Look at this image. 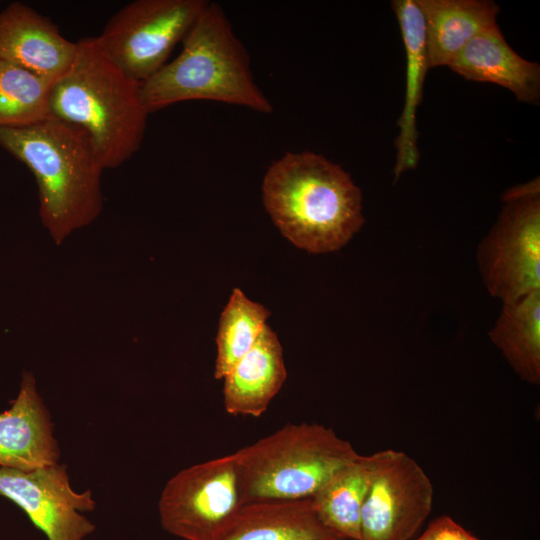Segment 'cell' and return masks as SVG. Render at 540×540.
Instances as JSON below:
<instances>
[{"label":"cell","mask_w":540,"mask_h":540,"mask_svg":"<svg viewBox=\"0 0 540 540\" xmlns=\"http://www.w3.org/2000/svg\"><path fill=\"white\" fill-rule=\"evenodd\" d=\"M262 200L283 236L310 253L340 249L365 222L362 192L351 176L310 151L287 152L269 166Z\"/></svg>","instance_id":"6da1fadb"},{"label":"cell","mask_w":540,"mask_h":540,"mask_svg":"<svg viewBox=\"0 0 540 540\" xmlns=\"http://www.w3.org/2000/svg\"><path fill=\"white\" fill-rule=\"evenodd\" d=\"M76 43L71 66L52 86L50 114L88 136L104 169L116 168L144 138L150 113L141 83L112 60L97 36Z\"/></svg>","instance_id":"7a4b0ae2"},{"label":"cell","mask_w":540,"mask_h":540,"mask_svg":"<svg viewBox=\"0 0 540 540\" xmlns=\"http://www.w3.org/2000/svg\"><path fill=\"white\" fill-rule=\"evenodd\" d=\"M0 146L34 175L40 217L56 244L100 215L104 167L81 129L53 117L0 127Z\"/></svg>","instance_id":"3957f363"},{"label":"cell","mask_w":540,"mask_h":540,"mask_svg":"<svg viewBox=\"0 0 540 540\" xmlns=\"http://www.w3.org/2000/svg\"><path fill=\"white\" fill-rule=\"evenodd\" d=\"M182 44L174 60L141 83L149 113L192 100L272 112L271 102L254 80L248 51L218 3L208 2Z\"/></svg>","instance_id":"277c9868"},{"label":"cell","mask_w":540,"mask_h":540,"mask_svg":"<svg viewBox=\"0 0 540 540\" xmlns=\"http://www.w3.org/2000/svg\"><path fill=\"white\" fill-rule=\"evenodd\" d=\"M245 504L311 498L360 454L336 432L317 423H288L238 449Z\"/></svg>","instance_id":"5b68a950"},{"label":"cell","mask_w":540,"mask_h":540,"mask_svg":"<svg viewBox=\"0 0 540 540\" xmlns=\"http://www.w3.org/2000/svg\"><path fill=\"white\" fill-rule=\"evenodd\" d=\"M501 212L478 245L477 263L489 294L502 303L540 290V182L508 189Z\"/></svg>","instance_id":"8992f818"},{"label":"cell","mask_w":540,"mask_h":540,"mask_svg":"<svg viewBox=\"0 0 540 540\" xmlns=\"http://www.w3.org/2000/svg\"><path fill=\"white\" fill-rule=\"evenodd\" d=\"M245 505L236 453L189 466L168 480L158 501L162 528L183 540H221Z\"/></svg>","instance_id":"52a82bcc"},{"label":"cell","mask_w":540,"mask_h":540,"mask_svg":"<svg viewBox=\"0 0 540 540\" xmlns=\"http://www.w3.org/2000/svg\"><path fill=\"white\" fill-rule=\"evenodd\" d=\"M208 0H136L118 10L97 36L112 60L142 83L183 42Z\"/></svg>","instance_id":"ba28073f"},{"label":"cell","mask_w":540,"mask_h":540,"mask_svg":"<svg viewBox=\"0 0 540 540\" xmlns=\"http://www.w3.org/2000/svg\"><path fill=\"white\" fill-rule=\"evenodd\" d=\"M371 458L372 477L362 509L360 540H409L432 510V482L403 451L385 449Z\"/></svg>","instance_id":"9c48e42d"},{"label":"cell","mask_w":540,"mask_h":540,"mask_svg":"<svg viewBox=\"0 0 540 540\" xmlns=\"http://www.w3.org/2000/svg\"><path fill=\"white\" fill-rule=\"evenodd\" d=\"M0 496L22 509L48 540H84L96 529L83 514L96 507L92 492L72 488L65 464L29 471L0 467Z\"/></svg>","instance_id":"30bf717a"},{"label":"cell","mask_w":540,"mask_h":540,"mask_svg":"<svg viewBox=\"0 0 540 540\" xmlns=\"http://www.w3.org/2000/svg\"><path fill=\"white\" fill-rule=\"evenodd\" d=\"M76 51L77 43L32 7L12 2L0 11V59L55 82L69 69Z\"/></svg>","instance_id":"8fae6325"},{"label":"cell","mask_w":540,"mask_h":540,"mask_svg":"<svg viewBox=\"0 0 540 540\" xmlns=\"http://www.w3.org/2000/svg\"><path fill=\"white\" fill-rule=\"evenodd\" d=\"M53 423L32 373H23L20 390L0 413V467L29 471L59 463Z\"/></svg>","instance_id":"7c38bea8"},{"label":"cell","mask_w":540,"mask_h":540,"mask_svg":"<svg viewBox=\"0 0 540 540\" xmlns=\"http://www.w3.org/2000/svg\"><path fill=\"white\" fill-rule=\"evenodd\" d=\"M463 78L510 90L518 101L538 104L540 66L518 55L497 24L475 36L448 66Z\"/></svg>","instance_id":"4fadbf2b"},{"label":"cell","mask_w":540,"mask_h":540,"mask_svg":"<svg viewBox=\"0 0 540 540\" xmlns=\"http://www.w3.org/2000/svg\"><path fill=\"white\" fill-rule=\"evenodd\" d=\"M287 378L281 343L265 325L252 348L223 378V402L234 416L260 417Z\"/></svg>","instance_id":"5bb4252c"},{"label":"cell","mask_w":540,"mask_h":540,"mask_svg":"<svg viewBox=\"0 0 540 540\" xmlns=\"http://www.w3.org/2000/svg\"><path fill=\"white\" fill-rule=\"evenodd\" d=\"M391 6L399 23L406 54L404 106L397 122L399 134L395 140L397 154L393 174L396 182L419 162L416 115L429 65L425 23L416 0H394Z\"/></svg>","instance_id":"9a60e30c"},{"label":"cell","mask_w":540,"mask_h":540,"mask_svg":"<svg viewBox=\"0 0 540 540\" xmlns=\"http://www.w3.org/2000/svg\"><path fill=\"white\" fill-rule=\"evenodd\" d=\"M425 23L429 68L449 66L479 33L497 24L490 0H416Z\"/></svg>","instance_id":"2e32d148"},{"label":"cell","mask_w":540,"mask_h":540,"mask_svg":"<svg viewBox=\"0 0 540 540\" xmlns=\"http://www.w3.org/2000/svg\"><path fill=\"white\" fill-rule=\"evenodd\" d=\"M221 540H342L318 518L309 499L247 503Z\"/></svg>","instance_id":"e0dca14e"},{"label":"cell","mask_w":540,"mask_h":540,"mask_svg":"<svg viewBox=\"0 0 540 540\" xmlns=\"http://www.w3.org/2000/svg\"><path fill=\"white\" fill-rule=\"evenodd\" d=\"M491 342L524 382L540 383V290L503 303Z\"/></svg>","instance_id":"ac0fdd59"},{"label":"cell","mask_w":540,"mask_h":540,"mask_svg":"<svg viewBox=\"0 0 540 540\" xmlns=\"http://www.w3.org/2000/svg\"><path fill=\"white\" fill-rule=\"evenodd\" d=\"M371 477V454L359 455L310 498L320 521L342 540L361 538V515Z\"/></svg>","instance_id":"d6986e66"},{"label":"cell","mask_w":540,"mask_h":540,"mask_svg":"<svg viewBox=\"0 0 540 540\" xmlns=\"http://www.w3.org/2000/svg\"><path fill=\"white\" fill-rule=\"evenodd\" d=\"M53 84L0 59V127H24L50 118Z\"/></svg>","instance_id":"ffe728a7"},{"label":"cell","mask_w":540,"mask_h":540,"mask_svg":"<svg viewBox=\"0 0 540 540\" xmlns=\"http://www.w3.org/2000/svg\"><path fill=\"white\" fill-rule=\"evenodd\" d=\"M269 315L268 309L248 299L241 289H233L219 320L214 370L216 379H223L252 348Z\"/></svg>","instance_id":"44dd1931"},{"label":"cell","mask_w":540,"mask_h":540,"mask_svg":"<svg viewBox=\"0 0 540 540\" xmlns=\"http://www.w3.org/2000/svg\"><path fill=\"white\" fill-rule=\"evenodd\" d=\"M475 538L450 516H440L427 526L417 540H473Z\"/></svg>","instance_id":"7402d4cb"},{"label":"cell","mask_w":540,"mask_h":540,"mask_svg":"<svg viewBox=\"0 0 540 540\" xmlns=\"http://www.w3.org/2000/svg\"><path fill=\"white\" fill-rule=\"evenodd\" d=\"M473 540H480V539H478V538L475 537Z\"/></svg>","instance_id":"603a6c76"}]
</instances>
